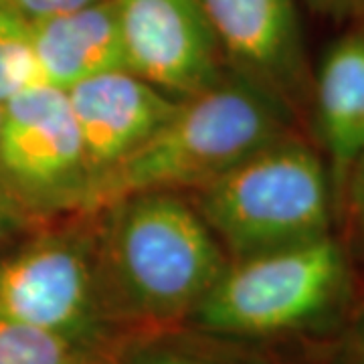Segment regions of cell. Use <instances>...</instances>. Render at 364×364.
<instances>
[{
    "label": "cell",
    "mask_w": 364,
    "mask_h": 364,
    "mask_svg": "<svg viewBox=\"0 0 364 364\" xmlns=\"http://www.w3.org/2000/svg\"><path fill=\"white\" fill-rule=\"evenodd\" d=\"M97 265L128 340L186 328L229 255L181 193H134L95 210Z\"/></svg>",
    "instance_id": "6da1fadb"
},
{
    "label": "cell",
    "mask_w": 364,
    "mask_h": 364,
    "mask_svg": "<svg viewBox=\"0 0 364 364\" xmlns=\"http://www.w3.org/2000/svg\"><path fill=\"white\" fill-rule=\"evenodd\" d=\"M354 269L334 233L227 261L186 328L227 342L324 334L348 322Z\"/></svg>",
    "instance_id": "7a4b0ae2"
},
{
    "label": "cell",
    "mask_w": 364,
    "mask_h": 364,
    "mask_svg": "<svg viewBox=\"0 0 364 364\" xmlns=\"http://www.w3.org/2000/svg\"><path fill=\"white\" fill-rule=\"evenodd\" d=\"M294 132L306 134L287 107L227 73L205 91L181 100L150 142L102 182L90 213L134 193L188 195Z\"/></svg>",
    "instance_id": "3957f363"
},
{
    "label": "cell",
    "mask_w": 364,
    "mask_h": 364,
    "mask_svg": "<svg viewBox=\"0 0 364 364\" xmlns=\"http://www.w3.org/2000/svg\"><path fill=\"white\" fill-rule=\"evenodd\" d=\"M186 196L229 259L332 233L338 219L328 166L304 132L267 144Z\"/></svg>",
    "instance_id": "277c9868"
},
{
    "label": "cell",
    "mask_w": 364,
    "mask_h": 364,
    "mask_svg": "<svg viewBox=\"0 0 364 364\" xmlns=\"http://www.w3.org/2000/svg\"><path fill=\"white\" fill-rule=\"evenodd\" d=\"M0 314L124 352L128 336L107 306L95 245V210L41 223L0 251Z\"/></svg>",
    "instance_id": "5b68a950"
},
{
    "label": "cell",
    "mask_w": 364,
    "mask_h": 364,
    "mask_svg": "<svg viewBox=\"0 0 364 364\" xmlns=\"http://www.w3.org/2000/svg\"><path fill=\"white\" fill-rule=\"evenodd\" d=\"M0 182L39 223L90 213V174L65 91L37 81L2 102Z\"/></svg>",
    "instance_id": "8992f818"
},
{
    "label": "cell",
    "mask_w": 364,
    "mask_h": 364,
    "mask_svg": "<svg viewBox=\"0 0 364 364\" xmlns=\"http://www.w3.org/2000/svg\"><path fill=\"white\" fill-rule=\"evenodd\" d=\"M229 73L287 107L308 130L314 69L296 0H200Z\"/></svg>",
    "instance_id": "52a82bcc"
},
{
    "label": "cell",
    "mask_w": 364,
    "mask_h": 364,
    "mask_svg": "<svg viewBox=\"0 0 364 364\" xmlns=\"http://www.w3.org/2000/svg\"><path fill=\"white\" fill-rule=\"evenodd\" d=\"M126 69L176 100L229 71L200 0H116Z\"/></svg>",
    "instance_id": "ba28073f"
},
{
    "label": "cell",
    "mask_w": 364,
    "mask_h": 364,
    "mask_svg": "<svg viewBox=\"0 0 364 364\" xmlns=\"http://www.w3.org/2000/svg\"><path fill=\"white\" fill-rule=\"evenodd\" d=\"M65 93L90 174L91 210L102 182L150 142L181 100L150 85L130 69L85 79Z\"/></svg>",
    "instance_id": "9c48e42d"
},
{
    "label": "cell",
    "mask_w": 364,
    "mask_h": 364,
    "mask_svg": "<svg viewBox=\"0 0 364 364\" xmlns=\"http://www.w3.org/2000/svg\"><path fill=\"white\" fill-rule=\"evenodd\" d=\"M308 132L324 158L340 217V200L352 164L364 152V23L332 41L312 73Z\"/></svg>",
    "instance_id": "30bf717a"
},
{
    "label": "cell",
    "mask_w": 364,
    "mask_h": 364,
    "mask_svg": "<svg viewBox=\"0 0 364 364\" xmlns=\"http://www.w3.org/2000/svg\"><path fill=\"white\" fill-rule=\"evenodd\" d=\"M31 41L39 81L57 90L126 69L116 0L31 21Z\"/></svg>",
    "instance_id": "8fae6325"
},
{
    "label": "cell",
    "mask_w": 364,
    "mask_h": 364,
    "mask_svg": "<svg viewBox=\"0 0 364 364\" xmlns=\"http://www.w3.org/2000/svg\"><path fill=\"white\" fill-rule=\"evenodd\" d=\"M122 354L0 314V364H122Z\"/></svg>",
    "instance_id": "7c38bea8"
},
{
    "label": "cell",
    "mask_w": 364,
    "mask_h": 364,
    "mask_svg": "<svg viewBox=\"0 0 364 364\" xmlns=\"http://www.w3.org/2000/svg\"><path fill=\"white\" fill-rule=\"evenodd\" d=\"M182 330L132 340L122 354V364H251L247 358L223 348L215 336L191 328L193 336H186Z\"/></svg>",
    "instance_id": "4fadbf2b"
},
{
    "label": "cell",
    "mask_w": 364,
    "mask_h": 364,
    "mask_svg": "<svg viewBox=\"0 0 364 364\" xmlns=\"http://www.w3.org/2000/svg\"><path fill=\"white\" fill-rule=\"evenodd\" d=\"M37 81L31 21L11 0H0V104Z\"/></svg>",
    "instance_id": "5bb4252c"
},
{
    "label": "cell",
    "mask_w": 364,
    "mask_h": 364,
    "mask_svg": "<svg viewBox=\"0 0 364 364\" xmlns=\"http://www.w3.org/2000/svg\"><path fill=\"white\" fill-rule=\"evenodd\" d=\"M342 215L348 221L354 249L364 263V152L352 164L344 182L340 200V217Z\"/></svg>",
    "instance_id": "9a60e30c"
},
{
    "label": "cell",
    "mask_w": 364,
    "mask_h": 364,
    "mask_svg": "<svg viewBox=\"0 0 364 364\" xmlns=\"http://www.w3.org/2000/svg\"><path fill=\"white\" fill-rule=\"evenodd\" d=\"M39 225L41 223L0 182V251Z\"/></svg>",
    "instance_id": "2e32d148"
},
{
    "label": "cell",
    "mask_w": 364,
    "mask_h": 364,
    "mask_svg": "<svg viewBox=\"0 0 364 364\" xmlns=\"http://www.w3.org/2000/svg\"><path fill=\"white\" fill-rule=\"evenodd\" d=\"M11 2L28 21H37L45 16L71 13V11H77L102 0H11Z\"/></svg>",
    "instance_id": "e0dca14e"
},
{
    "label": "cell",
    "mask_w": 364,
    "mask_h": 364,
    "mask_svg": "<svg viewBox=\"0 0 364 364\" xmlns=\"http://www.w3.org/2000/svg\"><path fill=\"white\" fill-rule=\"evenodd\" d=\"M342 364H364V306L346 322Z\"/></svg>",
    "instance_id": "ac0fdd59"
},
{
    "label": "cell",
    "mask_w": 364,
    "mask_h": 364,
    "mask_svg": "<svg viewBox=\"0 0 364 364\" xmlns=\"http://www.w3.org/2000/svg\"><path fill=\"white\" fill-rule=\"evenodd\" d=\"M308 9L334 21H348L358 0H304Z\"/></svg>",
    "instance_id": "d6986e66"
},
{
    "label": "cell",
    "mask_w": 364,
    "mask_h": 364,
    "mask_svg": "<svg viewBox=\"0 0 364 364\" xmlns=\"http://www.w3.org/2000/svg\"><path fill=\"white\" fill-rule=\"evenodd\" d=\"M348 21H363L364 23V0H358V2H356V6H354V11H352Z\"/></svg>",
    "instance_id": "ffe728a7"
},
{
    "label": "cell",
    "mask_w": 364,
    "mask_h": 364,
    "mask_svg": "<svg viewBox=\"0 0 364 364\" xmlns=\"http://www.w3.org/2000/svg\"><path fill=\"white\" fill-rule=\"evenodd\" d=\"M0 117H2V104H0Z\"/></svg>",
    "instance_id": "44dd1931"
}]
</instances>
